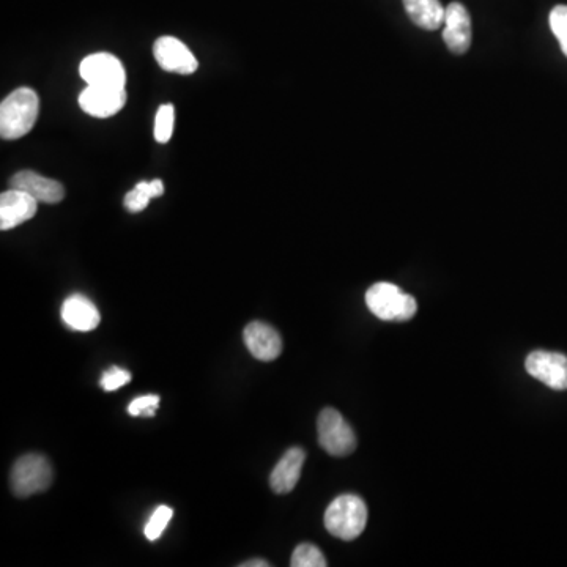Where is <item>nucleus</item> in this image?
Wrapping results in <instances>:
<instances>
[{"mask_svg": "<svg viewBox=\"0 0 567 567\" xmlns=\"http://www.w3.org/2000/svg\"><path fill=\"white\" fill-rule=\"evenodd\" d=\"M40 112V98L35 90L21 87L0 104V136L5 141L23 138L34 128Z\"/></svg>", "mask_w": 567, "mask_h": 567, "instance_id": "f257e3e1", "label": "nucleus"}, {"mask_svg": "<svg viewBox=\"0 0 567 567\" xmlns=\"http://www.w3.org/2000/svg\"><path fill=\"white\" fill-rule=\"evenodd\" d=\"M367 523V506L358 495L334 498L325 512V528L334 538L353 541L363 533Z\"/></svg>", "mask_w": 567, "mask_h": 567, "instance_id": "f03ea898", "label": "nucleus"}, {"mask_svg": "<svg viewBox=\"0 0 567 567\" xmlns=\"http://www.w3.org/2000/svg\"><path fill=\"white\" fill-rule=\"evenodd\" d=\"M366 304L377 319L385 322H407L418 311L415 298L391 282H377L367 290Z\"/></svg>", "mask_w": 567, "mask_h": 567, "instance_id": "7ed1b4c3", "label": "nucleus"}, {"mask_svg": "<svg viewBox=\"0 0 567 567\" xmlns=\"http://www.w3.org/2000/svg\"><path fill=\"white\" fill-rule=\"evenodd\" d=\"M52 467L41 454H26L19 457L10 473V486L16 497H32L45 492L52 482Z\"/></svg>", "mask_w": 567, "mask_h": 567, "instance_id": "20e7f679", "label": "nucleus"}, {"mask_svg": "<svg viewBox=\"0 0 567 567\" xmlns=\"http://www.w3.org/2000/svg\"><path fill=\"white\" fill-rule=\"evenodd\" d=\"M319 443L330 456L345 457L352 454L356 448V435L344 416L334 410L325 408L317 419Z\"/></svg>", "mask_w": 567, "mask_h": 567, "instance_id": "39448f33", "label": "nucleus"}, {"mask_svg": "<svg viewBox=\"0 0 567 567\" xmlns=\"http://www.w3.org/2000/svg\"><path fill=\"white\" fill-rule=\"evenodd\" d=\"M79 75L87 86L125 87V68L117 57L108 52L87 56L79 65Z\"/></svg>", "mask_w": 567, "mask_h": 567, "instance_id": "423d86ee", "label": "nucleus"}, {"mask_svg": "<svg viewBox=\"0 0 567 567\" xmlns=\"http://www.w3.org/2000/svg\"><path fill=\"white\" fill-rule=\"evenodd\" d=\"M528 374L552 390H567V356L538 350L525 361Z\"/></svg>", "mask_w": 567, "mask_h": 567, "instance_id": "0eeeda50", "label": "nucleus"}, {"mask_svg": "<svg viewBox=\"0 0 567 567\" xmlns=\"http://www.w3.org/2000/svg\"><path fill=\"white\" fill-rule=\"evenodd\" d=\"M153 56L164 71L178 75H193L199 67L193 52L175 37L158 38L153 45Z\"/></svg>", "mask_w": 567, "mask_h": 567, "instance_id": "6e6552de", "label": "nucleus"}, {"mask_svg": "<svg viewBox=\"0 0 567 567\" xmlns=\"http://www.w3.org/2000/svg\"><path fill=\"white\" fill-rule=\"evenodd\" d=\"M126 103L125 87L87 86L79 95V106L82 111L97 117L108 119L122 111Z\"/></svg>", "mask_w": 567, "mask_h": 567, "instance_id": "1a4fd4ad", "label": "nucleus"}, {"mask_svg": "<svg viewBox=\"0 0 567 567\" xmlns=\"http://www.w3.org/2000/svg\"><path fill=\"white\" fill-rule=\"evenodd\" d=\"M38 201L21 189L10 188L0 196V229L12 230L37 213Z\"/></svg>", "mask_w": 567, "mask_h": 567, "instance_id": "9d476101", "label": "nucleus"}, {"mask_svg": "<svg viewBox=\"0 0 567 567\" xmlns=\"http://www.w3.org/2000/svg\"><path fill=\"white\" fill-rule=\"evenodd\" d=\"M443 40L449 51L465 54L471 46V18L467 7L460 2H453L446 7Z\"/></svg>", "mask_w": 567, "mask_h": 567, "instance_id": "9b49d317", "label": "nucleus"}, {"mask_svg": "<svg viewBox=\"0 0 567 567\" xmlns=\"http://www.w3.org/2000/svg\"><path fill=\"white\" fill-rule=\"evenodd\" d=\"M246 347L256 360L275 361L282 353V339L268 323L251 322L243 333Z\"/></svg>", "mask_w": 567, "mask_h": 567, "instance_id": "f8f14e48", "label": "nucleus"}, {"mask_svg": "<svg viewBox=\"0 0 567 567\" xmlns=\"http://www.w3.org/2000/svg\"><path fill=\"white\" fill-rule=\"evenodd\" d=\"M10 188L26 191L30 196L35 197L38 202L45 204H57L65 197V189L62 183L52 178L43 177L34 171H21L10 178Z\"/></svg>", "mask_w": 567, "mask_h": 567, "instance_id": "ddd939ff", "label": "nucleus"}, {"mask_svg": "<svg viewBox=\"0 0 567 567\" xmlns=\"http://www.w3.org/2000/svg\"><path fill=\"white\" fill-rule=\"evenodd\" d=\"M304 460H306V453L303 449L298 448V446L290 448L271 471V490L278 495H286V493L292 492L300 481Z\"/></svg>", "mask_w": 567, "mask_h": 567, "instance_id": "4468645a", "label": "nucleus"}, {"mask_svg": "<svg viewBox=\"0 0 567 567\" xmlns=\"http://www.w3.org/2000/svg\"><path fill=\"white\" fill-rule=\"evenodd\" d=\"M60 315L63 322L67 323V327L79 333L95 330L101 320L97 306L84 295H71L63 301Z\"/></svg>", "mask_w": 567, "mask_h": 567, "instance_id": "2eb2a0df", "label": "nucleus"}, {"mask_svg": "<svg viewBox=\"0 0 567 567\" xmlns=\"http://www.w3.org/2000/svg\"><path fill=\"white\" fill-rule=\"evenodd\" d=\"M408 18L424 30H437L445 24L446 8L440 0H402Z\"/></svg>", "mask_w": 567, "mask_h": 567, "instance_id": "dca6fc26", "label": "nucleus"}, {"mask_svg": "<svg viewBox=\"0 0 567 567\" xmlns=\"http://www.w3.org/2000/svg\"><path fill=\"white\" fill-rule=\"evenodd\" d=\"M164 194V185L161 180H153V182H141L126 194L125 204L126 210L131 213H139L149 207V202L155 197H161Z\"/></svg>", "mask_w": 567, "mask_h": 567, "instance_id": "f3484780", "label": "nucleus"}, {"mask_svg": "<svg viewBox=\"0 0 567 567\" xmlns=\"http://www.w3.org/2000/svg\"><path fill=\"white\" fill-rule=\"evenodd\" d=\"M292 567H327L328 563L325 556L320 552L319 547L312 544H300L293 550Z\"/></svg>", "mask_w": 567, "mask_h": 567, "instance_id": "a211bd4d", "label": "nucleus"}, {"mask_svg": "<svg viewBox=\"0 0 567 567\" xmlns=\"http://www.w3.org/2000/svg\"><path fill=\"white\" fill-rule=\"evenodd\" d=\"M174 120V106H172V104H163V106L158 109V112H156L155 117V130H153V134H155L156 141L161 142V144H166V142L172 138V134H174Z\"/></svg>", "mask_w": 567, "mask_h": 567, "instance_id": "6ab92c4d", "label": "nucleus"}, {"mask_svg": "<svg viewBox=\"0 0 567 567\" xmlns=\"http://www.w3.org/2000/svg\"><path fill=\"white\" fill-rule=\"evenodd\" d=\"M172 516H174V511L169 506H158L153 512L152 517H150L149 522L145 525L144 534L145 538L149 541H158L161 538V534L166 530L167 525L171 522Z\"/></svg>", "mask_w": 567, "mask_h": 567, "instance_id": "aec40b11", "label": "nucleus"}, {"mask_svg": "<svg viewBox=\"0 0 567 567\" xmlns=\"http://www.w3.org/2000/svg\"><path fill=\"white\" fill-rule=\"evenodd\" d=\"M550 29L560 41V48L567 57V5H556L549 16Z\"/></svg>", "mask_w": 567, "mask_h": 567, "instance_id": "412c9836", "label": "nucleus"}, {"mask_svg": "<svg viewBox=\"0 0 567 567\" xmlns=\"http://www.w3.org/2000/svg\"><path fill=\"white\" fill-rule=\"evenodd\" d=\"M158 405H160V396L156 394H147V396L138 397L131 402L130 407H128V413L131 416H145V418H153L156 415V410H158Z\"/></svg>", "mask_w": 567, "mask_h": 567, "instance_id": "4be33fe9", "label": "nucleus"}, {"mask_svg": "<svg viewBox=\"0 0 567 567\" xmlns=\"http://www.w3.org/2000/svg\"><path fill=\"white\" fill-rule=\"evenodd\" d=\"M131 382V374L125 369H120V367L112 366L109 367L108 371L104 372L103 377H101L100 385L104 391H117L125 386L126 383Z\"/></svg>", "mask_w": 567, "mask_h": 567, "instance_id": "5701e85b", "label": "nucleus"}, {"mask_svg": "<svg viewBox=\"0 0 567 567\" xmlns=\"http://www.w3.org/2000/svg\"><path fill=\"white\" fill-rule=\"evenodd\" d=\"M270 563H267L265 560H251L246 561V563H241L240 567H268Z\"/></svg>", "mask_w": 567, "mask_h": 567, "instance_id": "b1692460", "label": "nucleus"}]
</instances>
